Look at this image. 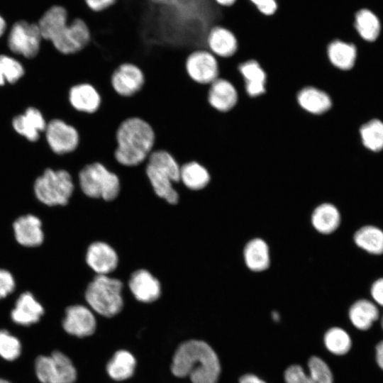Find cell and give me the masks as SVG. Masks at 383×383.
<instances>
[{
	"label": "cell",
	"instance_id": "cell-1",
	"mask_svg": "<svg viewBox=\"0 0 383 383\" xmlns=\"http://www.w3.org/2000/svg\"><path fill=\"white\" fill-rule=\"evenodd\" d=\"M170 370L174 376L188 378L192 383H216L221 363L218 355L206 342L190 339L177 348Z\"/></svg>",
	"mask_w": 383,
	"mask_h": 383
},
{
	"label": "cell",
	"instance_id": "cell-2",
	"mask_svg": "<svg viewBox=\"0 0 383 383\" xmlns=\"http://www.w3.org/2000/svg\"><path fill=\"white\" fill-rule=\"evenodd\" d=\"M114 158L124 167H137L144 163L153 151L155 135L152 126L138 117L124 120L116 133Z\"/></svg>",
	"mask_w": 383,
	"mask_h": 383
},
{
	"label": "cell",
	"instance_id": "cell-3",
	"mask_svg": "<svg viewBox=\"0 0 383 383\" xmlns=\"http://www.w3.org/2000/svg\"><path fill=\"white\" fill-rule=\"evenodd\" d=\"M145 172L154 194L168 204L179 200L176 184L180 183V165L169 152L153 150L145 161Z\"/></svg>",
	"mask_w": 383,
	"mask_h": 383
},
{
	"label": "cell",
	"instance_id": "cell-4",
	"mask_svg": "<svg viewBox=\"0 0 383 383\" xmlns=\"http://www.w3.org/2000/svg\"><path fill=\"white\" fill-rule=\"evenodd\" d=\"M123 284L121 280L108 275L96 274L87 285L84 299L96 315L111 318L123 309Z\"/></svg>",
	"mask_w": 383,
	"mask_h": 383
},
{
	"label": "cell",
	"instance_id": "cell-5",
	"mask_svg": "<svg viewBox=\"0 0 383 383\" xmlns=\"http://www.w3.org/2000/svg\"><path fill=\"white\" fill-rule=\"evenodd\" d=\"M77 181L81 192L91 199L111 201L119 196L121 190L118 174L99 162L82 167Z\"/></svg>",
	"mask_w": 383,
	"mask_h": 383
},
{
	"label": "cell",
	"instance_id": "cell-6",
	"mask_svg": "<svg viewBox=\"0 0 383 383\" xmlns=\"http://www.w3.org/2000/svg\"><path fill=\"white\" fill-rule=\"evenodd\" d=\"M75 189L72 174L65 169H47L35 182L38 199L48 206H65Z\"/></svg>",
	"mask_w": 383,
	"mask_h": 383
},
{
	"label": "cell",
	"instance_id": "cell-7",
	"mask_svg": "<svg viewBox=\"0 0 383 383\" xmlns=\"http://www.w3.org/2000/svg\"><path fill=\"white\" fill-rule=\"evenodd\" d=\"M91 39V26L84 18L77 17L62 25L50 40L59 53L72 55L84 50Z\"/></svg>",
	"mask_w": 383,
	"mask_h": 383
},
{
	"label": "cell",
	"instance_id": "cell-8",
	"mask_svg": "<svg viewBox=\"0 0 383 383\" xmlns=\"http://www.w3.org/2000/svg\"><path fill=\"white\" fill-rule=\"evenodd\" d=\"M185 70L189 79L201 85H209L219 77L218 58L208 49L192 51L185 60Z\"/></svg>",
	"mask_w": 383,
	"mask_h": 383
},
{
	"label": "cell",
	"instance_id": "cell-9",
	"mask_svg": "<svg viewBox=\"0 0 383 383\" xmlns=\"http://www.w3.org/2000/svg\"><path fill=\"white\" fill-rule=\"evenodd\" d=\"M42 38L38 24L19 21L10 30L8 45L13 52L33 58L38 53Z\"/></svg>",
	"mask_w": 383,
	"mask_h": 383
},
{
	"label": "cell",
	"instance_id": "cell-10",
	"mask_svg": "<svg viewBox=\"0 0 383 383\" xmlns=\"http://www.w3.org/2000/svg\"><path fill=\"white\" fill-rule=\"evenodd\" d=\"M45 135L52 151L60 156L74 152L80 142L78 130L60 118L52 119L47 123Z\"/></svg>",
	"mask_w": 383,
	"mask_h": 383
},
{
	"label": "cell",
	"instance_id": "cell-11",
	"mask_svg": "<svg viewBox=\"0 0 383 383\" xmlns=\"http://www.w3.org/2000/svg\"><path fill=\"white\" fill-rule=\"evenodd\" d=\"M306 370L299 365L289 366L284 372L285 383H333V372L321 357L313 355L307 361Z\"/></svg>",
	"mask_w": 383,
	"mask_h": 383
},
{
	"label": "cell",
	"instance_id": "cell-12",
	"mask_svg": "<svg viewBox=\"0 0 383 383\" xmlns=\"http://www.w3.org/2000/svg\"><path fill=\"white\" fill-rule=\"evenodd\" d=\"M97 327L95 313L83 304H74L67 306L62 320V328L67 335L84 338L91 336Z\"/></svg>",
	"mask_w": 383,
	"mask_h": 383
},
{
	"label": "cell",
	"instance_id": "cell-13",
	"mask_svg": "<svg viewBox=\"0 0 383 383\" xmlns=\"http://www.w3.org/2000/svg\"><path fill=\"white\" fill-rule=\"evenodd\" d=\"M145 81L143 70L132 62L120 64L111 76V84L113 91L124 98L132 97L140 92Z\"/></svg>",
	"mask_w": 383,
	"mask_h": 383
},
{
	"label": "cell",
	"instance_id": "cell-14",
	"mask_svg": "<svg viewBox=\"0 0 383 383\" xmlns=\"http://www.w3.org/2000/svg\"><path fill=\"white\" fill-rule=\"evenodd\" d=\"M128 287L134 298L141 304H153L161 296L160 281L145 269H140L132 273Z\"/></svg>",
	"mask_w": 383,
	"mask_h": 383
},
{
	"label": "cell",
	"instance_id": "cell-15",
	"mask_svg": "<svg viewBox=\"0 0 383 383\" xmlns=\"http://www.w3.org/2000/svg\"><path fill=\"white\" fill-rule=\"evenodd\" d=\"M238 99L239 94L235 86L227 79L218 77L208 87V104L218 112L231 111L238 104Z\"/></svg>",
	"mask_w": 383,
	"mask_h": 383
},
{
	"label": "cell",
	"instance_id": "cell-16",
	"mask_svg": "<svg viewBox=\"0 0 383 383\" xmlns=\"http://www.w3.org/2000/svg\"><path fill=\"white\" fill-rule=\"evenodd\" d=\"M118 261L116 251L106 243L96 241L87 248V264L96 274L108 275L113 272L117 268Z\"/></svg>",
	"mask_w": 383,
	"mask_h": 383
},
{
	"label": "cell",
	"instance_id": "cell-17",
	"mask_svg": "<svg viewBox=\"0 0 383 383\" xmlns=\"http://www.w3.org/2000/svg\"><path fill=\"white\" fill-rule=\"evenodd\" d=\"M245 94L251 99L257 98L266 91L267 75L260 62L254 59L247 60L238 65Z\"/></svg>",
	"mask_w": 383,
	"mask_h": 383
},
{
	"label": "cell",
	"instance_id": "cell-18",
	"mask_svg": "<svg viewBox=\"0 0 383 383\" xmlns=\"http://www.w3.org/2000/svg\"><path fill=\"white\" fill-rule=\"evenodd\" d=\"M67 99L70 106L82 113L93 114L101 104V96L99 91L88 82L72 86L68 91Z\"/></svg>",
	"mask_w": 383,
	"mask_h": 383
},
{
	"label": "cell",
	"instance_id": "cell-19",
	"mask_svg": "<svg viewBox=\"0 0 383 383\" xmlns=\"http://www.w3.org/2000/svg\"><path fill=\"white\" fill-rule=\"evenodd\" d=\"M206 48L217 58L228 59L238 51V42L235 34L228 28L216 25L206 35Z\"/></svg>",
	"mask_w": 383,
	"mask_h": 383
},
{
	"label": "cell",
	"instance_id": "cell-20",
	"mask_svg": "<svg viewBox=\"0 0 383 383\" xmlns=\"http://www.w3.org/2000/svg\"><path fill=\"white\" fill-rule=\"evenodd\" d=\"M296 101L301 109L312 116L323 115L333 106L331 96L324 90L313 86H306L299 90Z\"/></svg>",
	"mask_w": 383,
	"mask_h": 383
},
{
	"label": "cell",
	"instance_id": "cell-21",
	"mask_svg": "<svg viewBox=\"0 0 383 383\" xmlns=\"http://www.w3.org/2000/svg\"><path fill=\"white\" fill-rule=\"evenodd\" d=\"M13 228L16 240L21 245L35 247L43 241L41 221L34 215L18 218L13 224Z\"/></svg>",
	"mask_w": 383,
	"mask_h": 383
},
{
	"label": "cell",
	"instance_id": "cell-22",
	"mask_svg": "<svg viewBox=\"0 0 383 383\" xmlns=\"http://www.w3.org/2000/svg\"><path fill=\"white\" fill-rule=\"evenodd\" d=\"M44 314V309L30 292H25L17 299L11 313L14 323L28 326L37 323Z\"/></svg>",
	"mask_w": 383,
	"mask_h": 383
},
{
	"label": "cell",
	"instance_id": "cell-23",
	"mask_svg": "<svg viewBox=\"0 0 383 383\" xmlns=\"http://www.w3.org/2000/svg\"><path fill=\"white\" fill-rule=\"evenodd\" d=\"M137 360L128 350H116L106 365L108 376L115 382L120 383L131 378L136 369Z\"/></svg>",
	"mask_w": 383,
	"mask_h": 383
},
{
	"label": "cell",
	"instance_id": "cell-24",
	"mask_svg": "<svg viewBox=\"0 0 383 383\" xmlns=\"http://www.w3.org/2000/svg\"><path fill=\"white\" fill-rule=\"evenodd\" d=\"M329 63L340 70H349L355 65L357 49L354 44L342 39H334L326 47Z\"/></svg>",
	"mask_w": 383,
	"mask_h": 383
},
{
	"label": "cell",
	"instance_id": "cell-25",
	"mask_svg": "<svg viewBox=\"0 0 383 383\" xmlns=\"http://www.w3.org/2000/svg\"><path fill=\"white\" fill-rule=\"evenodd\" d=\"M12 125L17 133L35 142L39 138L40 132L45 130L47 123L39 110L30 107L23 114L16 116Z\"/></svg>",
	"mask_w": 383,
	"mask_h": 383
},
{
	"label": "cell",
	"instance_id": "cell-26",
	"mask_svg": "<svg viewBox=\"0 0 383 383\" xmlns=\"http://www.w3.org/2000/svg\"><path fill=\"white\" fill-rule=\"evenodd\" d=\"M211 180L208 169L201 163L192 160L180 166V183L189 191H201L206 188Z\"/></svg>",
	"mask_w": 383,
	"mask_h": 383
},
{
	"label": "cell",
	"instance_id": "cell-27",
	"mask_svg": "<svg viewBox=\"0 0 383 383\" xmlns=\"http://www.w3.org/2000/svg\"><path fill=\"white\" fill-rule=\"evenodd\" d=\"M379 312L377 306L370 300L359 299L355 301L348 310L350 323L357 330H369L378 320Z\"/></svg>",
	"mask_w": 383,
	"mask_h": 383
},
{
	"label": "cell",
	"instance_id": "cell-28",
	"mask_svg": "<svg viewBox=\"0 0 383 383\" xmlns=\"http://www.w3.org/2000/svg\"><path fill=\"white\" fill-rule=\"evenodd\" d=\"M340 220L338 209L329 203L318 206L311 216L313 226L322 234H330L334 232L340 226Z\"/></svg>",
	"mask_w": 383,
	"mask_h": 383
},
{
	"label": "cell",
	"instance_id": "cell-29",
	"mask_svg": "<svg viewBox=\"0 0 383 383\" xmlns=\"http://www.w3.org/2000/svg\"><path fill=\"white\" fill-rule=\"evenodd\" d=\"M244 260L252 271L261 272L270 265V252L267 244L261 238L250 240L244 248Z\"/></svg>",
	"mask_w": 383,
	"mask_h": 383
},
{
	"label": "cell",
	"instance_id": "cell-30",
	"mask_svg": "<svg viewBox=\"0 0 383 383\" xmlns=\"http://www.w3.org/2000/svg\"><path fill=\"white\" fill-rule=\"evenodd\" d=\"M323 343L326 350L337 357L345 356L353 348V340L348 332L339 326L328 328L323 336Z\"/></svg>",
	"mask_w": 383,
	"mask_h": 383
},
{
	"label": "cell",
	"instance_id": "cell-31",
	"mask_svg": "<svg viewBox=\"0 0 383 383\" xmlns=\"http://www.w3.org/2000/svg\"><path fill=\"white\" fill-rule=\"evenodd\" d=\"M52 365L51 383H75L77 379V370L72 359L60 350L50 354Z\"/></svg>",
	"mask_w": 383,
	"mask_h": 383
},
{
	"label": "cell",
	"instance_id": "cell-32",
	"mask_svg": "<svg viewBox=\"0 0 383 383\" xmlns=\"http://www.w3.org/2000/svg\"><path fill=\"white\" fill-rule=\"evenodd\" d=\"M354 242L361 249L372 255L383 254V231L374 226H365L354 234Z\"/></svg>",
	"mask_w": 383,
	"mask_h": 383
},
{
	"label": "cell",
	"instance_id": "cell-33",
	"mask_svg": "<svg viewBox=\"0 0 383 383\" xmlns=\"http://www.w3.org/2000/svg\"><path fill=\"white\" fill-rule=\"evenodd\" d=\"M68 21V11L66 8L60 5L51 6L45 12L38 23L42 38L50 40L55 31Z\"/></svg>",
	"mask_w": 383,
	"mask_h": 383
},
{
	"label": "cell",
	"instance_id": "cell-34",
	"mask_svg": "<svg viewBox=\"0 0 383 383\" xmlns=\"http://www.w3.org/2000/svg\"><path fill=\"white\" fill-rule=\"evenodd\" d=\"M354 26L360 35L367 41H374L380 32L378 18L368 9H360L355 14Z\"/></svg>",
	"mask_w": 383,
	"mask_h": 383
},
{
	"label": "cell",
	"instance_id": "cell-35",
	"mask_svg": "<svg viewBox=\"0 0 383 383\" xmlns=\"http://www.w3.org/2000/svg\"><path fill=\"white\" fill-rule=\"evenodd\" d=\"M363 144L368 149L379 151L383 149V123L372 120L363 125L360 131Z\"/></svg>",
	"mask_w": 383,
	"mask_h": 383
},
{
	"label": "cell",
	"instance_id": "cell-36",
	"mask_svg": "<svg viewBox=\"0 0 383 383\" xmlns=\"http://www.w3.org/2000/svg\"><path fill=\"white\" fill-rule=\"evenodd\" d=\"M24 74L22 65L13 57L0 55V86L5 82L14 83Z\"/></svg>",
	"mask_w": 383,
	"mask_h": 383
},
{
	"label": "cell",
	"instance_id": "cell-37",
	"mask_svg": "<svg viewBox=\"0 0 383 383\" xmlns=\"http://www.w3.org/2000/svg\"><path fill=\"white\" fill-rule=\"evenodd\" d=\"M21 349L18 338L6 330H0V357L7 361L16 360L21 355Z\"/></svg>",
	"mask_w": 383,
	"mask_h": 383
},
{
	"label": "cell",
	"instance_id": "cell-38",
	"mask_svg": "<svg viewBox=\"0 0 383 383\" xmlns=\"http://www.w3.org/2000/svg\"><path fill=\"white\" fill-rule=\"evenodd\" d=\"M35 375L40 383H51L52 358L50 355H39L35 360Z\"/></svg>",
	"mask_w": 383,
	"mask_h": 383
},
{
	"label": "cell",
	"instance_id": "cell-39",
	"mask_svg": "<svg viewBox=\"0 0 383 383\" xmlns=\"http://www.w3.org/2000/svg\"><path fill=\"white\" fill-rule=\"evenodd\" d=\"M83 1L91 13L101 14L113 8L118 0H83Z\"/></svg>",
	"mask_w": 383,
	"mask_h": 383
},
{
	"label": "cell",
	"instance_id": "cell-40",
	"mask_svg": "<svg viewBox=\"0 0 383 383\" xmlns=\"http://www.w3.org/2000/svg\"><path fill=\"white\" fill-rule=\"evenodd\" d=\"M15 288V280L7 270L0 269V299L11 294Z\"/></svg>",
	"mask_w": 383,
	"mask_h": 383
},
{
	"label": "cell",
	"instance_id": "cell-41",
	"mask_svg": "<svg viewBox=\"0 0 383 383\" xmlns=\"http://www.w3.org/2000/svg\"><path fill=\"white\" fill-rule=\"evenodd\" d=\"M255 9L262 15L270 16L277 10V0H249Z\"/></svg>",
	"mask_w": 383,
	"mask_h": 383
},
{
	"label": "cell",
	"instance_id": "cell-42",
	"mask_svg": "<svg viewBox=\"0 0 383 383\" xmlns=\"http://www.w3.org/2000/svg\"><path fill=\"white\" fill-rule=\"evenodd\" d=\"M370 294L373 300L383 306V277L375 280L371 286Z\"/></svg>",
	"mask_w": 383,
	"mask_h": 383
},
{
	"label": "cell",
	"instance_id": "cell-43",
	"mask_svg": "<svg viewBox=\"0 0 383 383\" xmlns=\"http://www.w3.org/2000/svg\"><path fill=\"white\" fill-rule=\"evenodd\" d=\"M238 383H267L263 379L252 373H246L239 377Z\"/></svg>",
	"mask_w": 383,
	"mask_h": 383
},
{
	"label": "cell",
	"instance_id": "cell-44",
	"mask_svg": "<svg viewBox=\"0 0 383 383\" xmlns=\"http://www.w3.org/2000/svg\"><path fill=\"white\" fill-rule=\"evenodd\" d=\"M375 359L379 367L383 370V340L379 342L376 345Z\"/></svg>",
	"mask_w": 383,
	"mask_h": 383
},
{
	"label": "cell",
	"instance_id": "cell-45",
	"mask_svg": "<svg viewBox=\"0 0 383 383\" xmlns=\"http://www.w3.org/2000/svg\"><path fill=\"white\" fill-rule=\"evenodd\" d=\"M214 2L221 7H229L233 6L237 0H213Z\"/></svg>",
	"mask_w": 383,
	"mask_h": 383
},
{
	"label": "cell",
	"instance_id": "cell-46",
	"mask_svg": "<svg viewBox=\"0 0 383 383\" xmlns=\"http://www.w3.org/2000/svg\"><path fill=\"white\" fill-rule=\"evenodd\" d=\"M6 24L4 19L0 16V37L4 34L6 30Z\"/></svg>",
	"mask_w": 383,
	"mask_h": 383
},
{
	"label": "cell",
	"instance_id": "cell-47",
	"mask_svg": "<svg viewBox=\"0 0 383 383\" xmlns=\"http://www.w3.org/2000/svg\"><path fill=\"white\" fill-rule=\"evenodd\" d=\"M148 1L158 5H165V4H170L174 0H148Z\"/></svg>",
	"mask_w": 383,
	"mask_h": 383
},
{
	"label": "cell",
	"instance_id": "cell-48",
	"mask_svg": "<svg viewBox=\"0 0 383 383\" xmlns=\"http://www.w3.org/2000/svg\"><path fill=\"white\" fill-rule=\"evenodd\" d=\"M0 383H11V382L5 379L0 378Z\"/></svg>",
	"mask_w": 383,
	"mask_h": 383
},
{
	"label": "cell",
	"instance_id": "cell-49",
	"mask_svg": "<svg viewBox=\"0 0 383 383\" xmlns=\"http://www.w3.org/2000/svg\"><path fill=\"white\" fill-rule=\"evenodd\" d=\"M381 325H382V328L383 329V316H382V319H381Z\"/></svg>",
	"mask_w": 383,
	"mask_h": 383
}]
</instances>
